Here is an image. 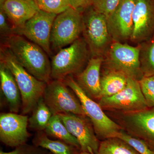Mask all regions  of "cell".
<instances>
[{
    "label": "cell",
    "instance_id": "obj_31",
    "mask_svg": "<svg viewBox=\"0 0 154 154\" xmlns=\"http://www.w3.org/2000/svg\"><path fill=\"white\" fill-rule=\"evenodd\" d=\"M92 0H74V8L83 12L84 10L91 6Z\"/></svg>",
    "mask_w": 154,
    "mask_h": 154
},
{
    "label": "cell",
    "instance_id": "obj_1",
    "mask_svg": "<svg viewBox=\"0 0 154 154\" xmlns=\"http://www.w3.org/2000/svg\"><path fill=\"white\" fill-rule=\"evenodd\" d=\"M2 45L8 49L28 72L37 79L46 83L51 80L49 56L40 46L16 34L2 38Z\"/></svg>",
    "mask_w": 154,
    "mask_h": 154
},
{
    "label": "cell",
    "instance_id": "obj_11",
    "mask_svg": "<svg viewBox=\"0 0 154 154\" xmlns=\"http://www.w3.org/2000/svg\"><path fill=\"white\" fill-rule=\"evenodd\" d=\"M56 14L40 10L21 28L15 30L16 34L27 38L41 47L49 57L52 55L51 35Z\"/></svg>",
    "mask_w": 154,
    "mask_h": 154
},
{
    "label": "cell",
    "instance_id": "obj_26",
    "mask_svg": "<svg viewBox=\"0 0 154 154\" xmlns=\"http://www.w3.org/2000/svg\"><path fill=\"white\" fill-rule=\"evenodd\" d=\"M116 137L124 141L140 154H154L143 140L129 134L123 129L119 132Z\"/></svg>",
    "mask_w": 154,
    "mask_h": 154
},
{
    "label": "cell",
    "instance_id": "obj_10",
    "mask_svg": "<svg viewBox=\"0 0 154 154\" xmlns=\"http://www.w3.org/2000/svg\"><path fill=\"white\" fill-rule=\"evenodd\" d=\"M119 125L126 132L143 140L154 152V107L133 112H119Z\"/></svg>",
    "mask_w": 154,
    "mask_h": 154
},
{
    "label": "cell",
    "instance_id": "obj_5",
    "mask_svg": "<svg viewBox=\"0 0 154 154\" xmlns=\"http://www.w3.org/2000/svg\"><path fill=\"white\" fill-rule=\"evenodd\" d=\"M63 81L79 98L86 116L93 125L98 139L102 141L116 137L122 129L121 126L105 114L99 103L86 94L72 76L67 77Z\"/></svg>",
    "mask_w": 154,
    "mask_h": 154
},
{
    "label": "cell",
    "instance_id": "obj_18",
    "mask_svg": "<svg viewBox=\"0 0 154 154\" xmlns=\"http://www.w3.org/2000/svg\"><path fill=\"white\" fill-rule=\"evenodd\" d=\"M1 91L10 112L18 113L22 108L21 94L16 79L11 71L0 62Z\"/></svg>",
    "mask_w": 154,
    "mask_h": 154
},
{
    "label": "cell",
    "instance_id": "obj_17",
    "mask_svg": "<svg viewBox=\"0 0 154 154\" xmlns=\"http://www.w3.org/2000/svg\"><path fill=\"white\" fill-rule=\"evenodd\" d=\"M0 9L6 14L15 32L40 11L35 0H6Z\"/></svg>",
    "mask_w": 154,
    "mask_h": 154
},
{
    "label": "cell",
    "instance_id": "obj_8",
    "mask_svg": "<svg viewBox=\"0 0 154 154\" xmlns=\"http://www.w3.org/2000/svg\"><path fill=\"white\" fill-rule=\"evenodd\" d=\"M43 98L53 115L86 116L79 98L63 80L53 79L47 83Z\"/></svg>",
    "mask_w": 154,
    "mask_h": 154
},
{
    "label": "cell",
    "instance_id": "obj_29",
    "mask_svg": "<svg viewBox=\"0 0 154 154\" xmlns=\"http://www.w3.org/2000/svg\"><path fill=\"white\" fill-rule=\"evenodd\" d=\"M0 33L1 38H7L16 34L15 30L10 24L2 9H0Z\"/></svg>",
    "mask_w": 154,
    "mask_h": 154
},
{
    "label": "cell",
    "instance_id": "obj_16",
    "mask_svg": "<svg viewBox=\"0 0 154 154\" xmlns=\"http://www.w3.org/2000/svg\"><path fill=\"white\" fill-rule=\"evenodd\" d=\"M103 57H91L85 68L75 76L77 84L92 99L101 98V70Z\"/></svg>",
    "mask_w": 154,
    "mask_h": 154
},
{
    "label": "cell",
    "instance_id": "obj_30",
    "mask_svg": "<svg viewBox=\"0 0 154 154\" xmlns=\"http://www.w3.org/2000/svg\"><path fill=\"white\" fill-rule=\"evenodd\" d=\"M39 147L35 146L28 145V144L22 145L15 148L12 151L5 152L1 150L0 154H44L40 150Z\"/></svg>",
    "mask_w": 154,
    "mask_h": 154
},
{
    "label": "cell",
    "instance_id": "obj_21",
    "mask_svg": "<svg viewBox=\"0 0 154 154\" xmlns=\"http://www.w3.org/2000/svg\"><path fill=\"white\" fill-rule=\"evenodd\" d=\"M45 131L47 135L65 142L80 151L79 142L70 133L58 115H52Z\"/></svg>",
    "mask_w": 154,
    "mask_h": 154
},
{
    "label": "cell",
    "instance_id": "obj_7",
    "mask_svg": "<svg viewBox=\"0 0 154 154\" xmlns=\"http://www.w3.org/2000/svg\"><path fill=\"white\" fill-rule=\"evenodd\" d=\"M82 12L70 7L57 15L51 35L52 51H59L81 37L83 29Z\"/></svg>",
    "mask_w": 154,
    "mask_h": 154
},
{
    "label": "cell",
    "instance_id": "obj_2",
    "mask_svg": "<svg viewBox=\"0 0 154 154\" xmlns=\"http://www.w3.org/2000/svg\"><path fill=\"white\" fill-rule=\"evenodd\" d=\"M1 62L11 71L17 82L22 98L23 114L32 112L43 97L47 83L37 79L17 61L7 48L1 45Z\"/></svg>",
    "mask_w": 154,
    "mask_h": 154
},
{
    "label": "cell",
    "instance_id": "obj_23",
    "mask_svg": "<svg viewBox=\"0 0 154 154\" xmlns=\"http://www.w3.org/2000/svg\"><path fill=\"white\" fill-rule=\"evenodd\" d=\"M140 45L141 68L144 76L154 75V34Z\"/></svg>",
    "mask_w": 154,
    "mask_h": 154
},
{
    "label": "cell",
    "instance_id": "obj_14",
    "mask_svg": "<svg viewBox=\"0 0 154 154\" xmlns=\"http://www.w3.org/2000/svg\"><path fill=\"white\" fill-rule=\"evenodd\" d=\"M136 0H122L117 8L107 18L109 32L113 41L127 43L133 30L132 14Z\"/></svg>",
    "mask_w": 154,
    "mask_h": 154
},
{
    "label": "cell",
    "instance_id": "obj_22",
    "mask_svg": "<svg viewBox=\"0 0 154 154\" xmlns=\"http://www.w3.org/2000/svg\"><path fill=\"white\" fill-rule=\"evenodd\" d=\"M32 114L28 119L29 127L38 131L45 130L53 114L45 102L43 97L38 101L32 110Z\"/></svg>",
    "mask_w": 154,
    "mask_h": 154
},
{
    "label": "cell",
    "instance_id": "obj_15",
    "mask_svg": "<svg viewBox=\"0 0 154 154\" xmlns=\"http://www.w3.org/2000/svg\"><path fill=\"white\" fill-rule=\"evenodd\" d=\"M132 19L130 41L139 44L150 38L154 34V0H136Z\"/></svg>",
    "mask_w": 154,
    "mask_h": 154
},
{
    "label": "cell",
    "instance_id": "obj_24",
    "mask_svg": "<svg viewBox=\"0 0 154 154\" xmlns=\"http://www.w3.org/2000/svg\"><path fill=\"white\" fill-rule=\"evenodd\" d=\"M98 154H140L128 144L118 138L101 141Z\"/></svg>",
    "mask_w": 154,
    "mask_h": 154
},
{
    "label": "cell",
    "instance_id": "obj_28",
    "mask_svg": "<svg viewBox=\"0 0 154 154\" xmlns=\"http://www.w3.org/2000/svg\"><path fill=\"white\" fill-rule=\"evenodd\" d=\"M139 82L148 107H154V75L144 76Z\"/></svg>",
    "mask_w": 154,
    "mask_h": 154
},
{
    "label": "cell",
    "instance_id": "obj_20",
    "mask_svg": "<svg viewBox=\"0 0 154 154\" xmlns=\"http://www.w3.org/2000/svg\"><path fill=\"white\" fill-rule=\"evenodd\" d=\"M34 146L46 149L53 154H77L79 150L66 143L49 138L46 134L39 132L33 140Z\"/></svg>",
    "mask_w": 154,
    "mask_h": 154
},
{
    "label": "cell",
    "instance_id": "obj_25",
    "mask_svg": "<svg viewBox=\"0 0 154 154\" xmlns=\"http://www.w3.org/2000/svg\"><path fill=\"white\" fill-rule=\"evenodd\" d=\"M41 11L55 14H60L70 7L74 8V0H35Z\"/></svg>",
    "mask_w": 154,
    "mask_h": 154
},
{
    "label": "cell",
    "instance_id": "obj_19",
    "mask_svg": "<svg viewBox=\"0 0 154 154\" xmlns=\"http://www.w3.org/2000/svg\"><path fill=\"white\" fill-rule=\"evenodd\" d=\"M125 75L113 71L106 70L101 75V98L113 96L123 90L127 82Z\"/></svg>",
    "mask_w": 154,
    "mask_h": 154
},
{
    "label": "cell",
    "instance_id": "obj_3",
    "mask_svg": "<svg viewBox=\"0 0 154 154\" xmlns=\"http://www.w3.org/2000/svg\"><path fill=\"white\" fill-rule=\"evenodd\" d=\"M91 55L83 37L58 51L51 62L52 79L63 80L69 76L77 75L88 64Z\"/></svg>",
    "mask_w": 154,
    "mask_h": 154
},
{
    "label": "cell",
    "instance_id": "obj_32",
    "mask_svg": "<svg viewBox=\"0 0 154 154\" xmlns=\"http://www.w3.org/2000/svg\"><path fill=\"white\" fill-rule=\"evenodd\" d=\"M77 154H94L92 153L89 152H88L81 151H79L78 152V153H77Z\"/></svg>",
    "mask_w": 154,
    "mask_h": 154
},
{
    "label": "cell",
    "instance_id": "obj_13",
    "mask_svg": "<svg viewBox=\"0 0 154 154\" xmlns=\"http://www.w3.org/2000/svg\"><path fill=\"white\" fill-rule=\"evenodd\" d=\"M28 116L17 113L0 115V140L6 146L17 147L25 144L30 137Z\"/></svg>",
    "mask_w": 154,
    "mask_h": 154
},
{
    "label": "cell",
    "instance_id": "obj_9",
    "mask_svg": "<svg viewBox=\"0 0 154 154\" xmlns=\"http://www.w3.org/2000/svg\"><path fill=\"white\" fill-rule=\"evenodd\" d=\"M98 103L104 110L119 112H136L149 107L139 82L130 78H128L126 86L123 90L113 96L100 98Z\"/></svg>",
    "mask_w": 154,
    "mask_h": 154
},
{
    "label": "cell",
    "instance_id": "obj_12",
    "mask_svg": "<svg viewBox=\"0 0 154 154\" xmlns=\"http://www.w3.org/2000/svg\"><path fill=\"white\" fill-rule=\"evenodd\" d=\"M69 132L79 142L80 151L98 154L100 142L94 127L86 116L72 114H58Z\"/></svg>",
    "mask_w": 154,
    "mask_h": 154
},
{
    "label": "cell",
    "instance_id": "obj_33",
    "mask_svg": "<svg viewBox=\"0 0 154 154\" xmlns=\"http://www.w3.org/2000/svg\"><path fill=\"white\" fill-rule=\"evenodd\" d=\"M44 154H53L51 152H50L47 153H45Z\"/></svg>",
    "mask_w": 154,
    "mask_h": 154
},
{
    "label": "cell",
    "instance_id": "obj_6",
    "mask_svg": "<svg viewBox=\"0 0 154 154\" xmlns=\"http://www.w3.org/2000/svg\"><path fill=\"white\" fill-rule=\"evenodd\" d=\"M83 37L91 57H103L113 41L109 32L107 18L91 6L82 12Z\"/></svg>",
    "mask_w": 154,
    "mask_h": 154
},
{
    "label": "cell",
    "instance_id": "obj_4",
    "mask_svg": "<svg viewBox=\"0 0 154 154\" xmlns=\"http://www.w3.org/2000/svg\"><path fill=\"white\" fill-rule=\"evenodd\" d=\"M140 45L113 41L103 57L102 66L106 70L123 74L139 81L144 77L141 68Z\"/></svg>",
    "mask_w": 154,
    "mask_h": 154
},
{
    "label": "cell",
    "instance_id": "obj_27",
    "mask_svg": "<svg viewBox=\"0 0 154 154\" xmlns=\"http://www.w3.org/2000/svg\"><path fill=\"white\" fill-rule=\"evenodd\" d=\"M122 0H92L91 6L107 18L113 14Z\"/></svg>",
    "mask_w": 154,
    "mask_h": 154
}]
</instances>
